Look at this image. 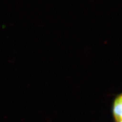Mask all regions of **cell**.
I'll use <instances>...</instances> for the list:
<instances>
[{"mask_svg":"<svg viewBox=\"0 0 122 122\" xmlns=\"http://www.w3.org/2000/svg\"><path fill=\"white\" fill-rule=\"evenodd\" d=\"M113 115L117 122H122V94L118 96L114 101Z\"/></svg>","mask_w":122,"mask_h":122,"instance_id":"cell-1","label":"cell"},{"mask_svg":"<svg viewBox=\"0 0 122 122\" xmlns=\"http://www.w3.org/2000/svg\"></svg>","mask_w":122,"mask_h":122,"instance_id":"cell-2","label":"cell"}]
</instances>
